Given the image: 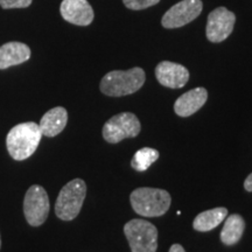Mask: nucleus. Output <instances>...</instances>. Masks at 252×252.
Listing matches in <instances>:
<instances>
[{
  "instance_id": "f03ea898",
  "label": "nucleus",
  "mask_w": 252,
  "mask_h": 252,
  "mask_svg": "<svg viewBox=\"0 0 252 252\" xmlns=\"http://www.w3.org/2000/svg\"><path fill=\"white\" fill-rule=\"evenodd\" d=\"M131 206L138 215L159 217L167 213L172 203L168 191L159 188L141 187L131 193Z\"/></svg>"
},
{
  "instance_id": "f3484780",
  "label": "nucleus",
  "mask_w": 252,
  "mask_h": 252,
  "mask_svg": "<svg viewBox=\"0 0 252 252\" xmlns=\"http://www.w3.org/2000/svg\"><path fill=\"white\" fill-rule=\"evenodd\" d=\"M159 158V152L157 150L151 149V147H144L139 151H137L132 158L131 166L135 171L144 172L152 165L154 161H157Z\"/></svg>"
},
{
  "instance_id": "0eeeda50",
  "label": "nucleus",
  "mask_w": 252,
  "mask_h": 252,
  "mask_svg": "<svg viewBox=\"0 0 252 252\" xmlns=\"http://www.w3.org/2000/svg\"><path fill=\"white\" fill-rule=\"evenodd\" d=\"M49 197L45 188L34 185L28 188L24 200V214L28 224L39 226L45 223L49 214Z\"/></svg>"
},
{
  "instance_id": "f257e3e1",
  "label": "nucleus",
  "mask_w": 252,
  "mask_h": 252,
  "mask_svg": "<svg viewBox=\"0 0 252 252\" xmlns=\"http://www.w3.org/2000/svg\"><path fill=\"white\" fill-rule=\"evenodd\" d=\"M41 138L42 133L36 123L27 122L15 125L9 130L6 138L9 156L17 161L28 159L36 151Z\"/></svg>"
},
{
  "instance_id": "a211bd4d",
  "label": "nucleus",
  "mask_w": 252,
  "mask_h": 252,
  "mask_svg": "<svg viewBox=\"0 0 252 252\" xmlns=\"http://www.w3.org/2000/svg\"><path fill=\"white\" fill-rule=\"evenodd\" d=\"M159 1L160 0H123L126 7L133 9V11H140V9L152 7Z\"/></svg>"
},
{
  "instance_id": "39448f33",
  "label": "nucleus",
  "mask_w": 252,
  "mask_h": 252,
  "mask_svg": "<svg viewBox=\"0 0 252 252\" xmlns=\"http://www.w3.org/2000/svg\"><path fill=\"white\" fill-rule=\"evenodd\" d=\"M124 232L132 252H156L158 230L152 223L144 220H132L124 226Z\"/></svg>"
},
{
  "instance_id": "9b49d317",
  "label": "nucleus",
  "mask_w": 252,
  "mask_h": 252,
  "mask_svg": "<svg viewBox=\"0 0 252 252\" xmlns=\"http://www.w3.org/2000/svg\"><path fill=\"white\" fill-rule=\"evenodd\" d=\"M156 77L163 87L179 89L186 86L189 80V71L179 63L162 61L157 65Z\"/></svg>"
},
{
  "instance_id": "412c9836",
  "label": "nucleus",
  "mask_w": 252,
  "mask_h": 252,
  "mask_svg": "<svg viewBox=\"0 0 252 252\" xmlns=\"http://www.w3.org/2000/svg\"><path fill=\"white\" fill-rule=\"evenodd\" d=\"M169 252H186V251L180 244H174L172 245L171 249H169Z\"/></svg>"
},
{
  "instance_id": "4be33fe9",
  "label": "nucleus",
  "mask_w": 252,
  "mask_h": 252,
  "mask_svg": "<svg viewBox=\"0 0 252 252\" xmlns=\"http://www.w3.org/2000/svg\"><path fill=\"white\" fill-rule=\"evenodd\" d=\"M0 248H1V238H0Z\"/></svg>"
},
{
  "instance_id": "423d86ee",
  "label": "nucleus",
  "mask_w": 252,
  "mask_h": 252,
  "mask_svg": "<svg viewBox=\"0 0 252 252\" xmlns=\"http://www.w3.org/2000/svg\"><path fill=\"white\" fill-rule=\"evenodd\" d=\"M140 130V122L137 116L131 112H122L104 124L103 138L110 144H117L126 138L137 137Z\"/></svg>"
},
{
  "instance_id": "6ab92c4d",
  "label": "nucleus",
  "mask_w": 252,
  "mask_h": 252,
  "mask_svg": "<svg viewBox=\"0 0 252 252\" xmlns=\"http://www.w3.org/2000/svg\"><path fill=\"white\" fill-rule=\"evenodd\" d=\"M33 0H0V6L4 9L26 8L31 6Z\"/></svg>"
},
{
  "instance_id": "7ed1b4c3",
  "label": "nucleus",
  "mask_w": 252,
  "mask_h": 252,
  "mask_svg": "<svg viewBox=\"0 0 252 252\" xmlns=\"http://www.w3.org/2000/svg\"><path fill=\"white\" fill-rule=\"evenodd\" d=\"M145 71L139 67L130 70H113L105 75L100 81V91L106 96L121 97L134 94L144 86Z\"/></svg>"
},
{
  "instance_id": "dca6fc26",
  "label": "nucleus",
  "mask_w": 252,
  "mask_h": 252,
  "mask_svg": "<svg viewBox=\"0 0 252 252\" xmlns=\"http://www.w3.org/2000/svg\"><path fill=\"white\" fill-rule=\"evenodd\" d=\"M245 220L238 214H232L225 219L224 226L220 231V241L225 245H235L243 236Z\"/></svg>"
},
{
  "instance_id": "20e7f679",
  "label": "nucleus",
  "mask_w": 252,
  "mask_h": 252,
  "mask_svg": "<svg viewBox=\"0 0 252 252\" xmlns=\"http://www.w3.org/2000/svg\"><path fill=\"white\" fill-rule=\"evenodd\" d=\"M87 194V185L82 179H74L60 191L55 214L60 220H71L80 214Z\"/></svg>"
},
{
  "instance_id": "6e6552de",
  "label": "nucleus",
  "mask_w": 252,
  "mask_h": 252,
  "mask_svg": "<svg viewBox=\"0 0 252 252\" xmlns=\"http://www.w3.org/2000/svg\"><path fill=\"white\" fill-rule=\"evenodd\" d=\"M203 4L201 0H182L163 14L161 25L165 28H179L194 21L201 14Z\"/></svg>"
},
{
  "instance_id": "f8f14e48",
  "label": "nucleus",
  "mask_w": 252,
  "mask_h": 252,
  "mask_svg": "<svg viewBox=\"0 0 252 252\" xmlns=\"http://www.w3.org/2000/svg\"><path fill=\"white\" fill-rule=\"evenodd\" d=\"M207 99L208 91L204 88H195L176 99L174 111L180 117H189L202 108Z\"/></svg>"
},
{
  "instance_id": "4468645a",
  "label": "nucleus",
  "mask_w": 252,
  "mask_h": 252,
  "mask_svg": "<svg viewBox=\"0 0 252 252\" xmlns=\"http://www.w3.org/2000/svg\"><path fill=\"white\" fill-rule=\"evenodd\" d=\"M68 122V112L67 110L62 106H56V108L47 111L43 117L41 118L39 127L42 135L46 137H55L64 130L65 125Z\"/></svg>"
},
{
  "instance_id": "9d476101",
  "label": "nucleus",
  "mask_w": 252,
  "mask_h": 252,
  "mask_svg": "<svg viewBox=\"0 0 252 252\" xmlns=\"http://www.w3.org/2000/svg\"><path fill=\"white\" fill-rule=\"evenodd\" d=\"M60 12L65 21L76 26H89L94 17L88 0H63Z\"/></svg>"
},
{
  "instance_id": "1a4fd4ad",
  "label": "nucleus",
  "mask_w": 252,
  "mask_h": 252,
  "mask_svg": "<svg viewBox=\"0 0 252 252\" xmlns=\"http://www.w3.org/2000/svg\"><path fill=\"white\" fill-rule=\"evenodd\" d=\"M236 15L225 7H219L208 15L206 35L210 42L219 43L229 37L234 31Z\"/></svg>"
},
{
  "instance_id": "2eb2a0df",
  "label": "nucleus",
  "mask_w": 252,
  "mask_h": 252,
  "mask_svg": "<svg viewBox=\"0 0 252 252\" xmlns=\"http://www.w3.org/2000/svg\"><path fill=\"white\" fill-rule=\"evenodd\" d=\"M228 216V210L226 208L219 207L214 208V209L207 210L195 217L193 226L195 230L201 232L210 231V230L215 229L217 225H220Z\"/></svg>"
},
{
  "instance_id": "aec40b11",
  "label": "nucleus",
  "mask_w": 252,
  "mask_h": 252,
  "mask_svg": "<svg viewBox=\"0 0 252 252\" xmlns=\"http://www.w3.org/2000/svg\"><path fill=\"white\" fill-rule=\"evenodd\" d=\"M244 188H245V190L252 191V173H251L250 175L248 176L247 179H245V181H244Z\"/></svg>"
},
{
  "instance_id": "ddd939ff",
  "label": "nucleus",
  "mask_w": 252,
  "mask_h": 252,
  "mask_svg": "<svg viewBox=\"0 0 252 252\" xmlns=\"http://www.w3.org/2000/svg\"><path fill=\"white\" fill-rule=\"evenodd\" d=\"M31 58V49L27 45L18 41H11L0 46V70L19 65Z\"/></svg>"
}]
</instances>
